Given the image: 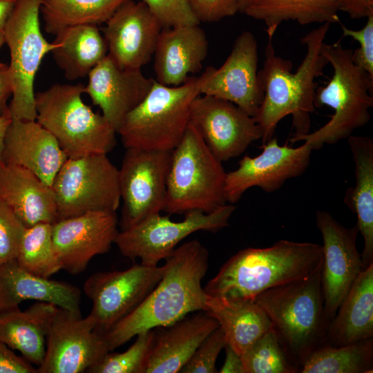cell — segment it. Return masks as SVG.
Here are the masks:
<instances>
[{
	"label": "cell",
	"mask_w": 373,
	"mask_h": 373,
	"mask_svg": "<svg viewBox=\"0 0 373 373\" xmlns=\"http://www.w3.org/2000/svg\"><path fill=\"white\" fill-rule=\"evenodd\" d=\"M338 10L347 13L353 19L373 15V0H336Z\"/></svg>",
	"instance_id": "44"
},
{
	"label": "cell",
	"mask_w": 373,
	"mask_h": 373,
	"mask_svg": "<svg viewBox=\"0 0 373 373\" xmlns=\"http://www.w3.org/2000/svg\"><path fill=\"white\" fill-rule=\"evenodd\" d=\"M373 337V263L358 275L331 321L326 343L340 347Z\"/></svg>",
	"instance_id": "27"
},
{
	"label": "cell",
	"mask_w": 373,
	"mask_h": 373,
	"mask_svg": "<svg viewBox=\"0 0 373 373\" xmlns=\"http://www.w3.org/2000/svg\"><path fill=\"white\" fill-rule=\"evenodd\" d=\"M338 11L336 0H249L243 13L262 21L268 39H272L283 21L339 23Z\"/></svg>",
	"instance_id": "32"
},
{
	"label": "cell",
	"mask_w": 373,
	"mask_h": 373,
	"mask_svg": "<svg viewBox=\"0 0 373 373\" xmlns=\"http://www.w3.org/2000/svg\"><path fill=\"white\" fill-rule=\"evenodd\" d=\"M226 356L220 373H243V365L241 356L227 343L224 348Z\"/></svg>",
	"instance_id": "46"
},
{
	"label": "cell",
	"mask_w": 373,
	"mask_h": 373,
	"mask_svg": "<svg viewBox=\"0 0 373 373\" xmlns=\"http://www.w3.org/2000/svg\"><path fill=\"white\" fill-rule=\"evenodd\" d=\"M55 36V47L50 52L68 80L88 76L108 55L106 41L97 26H71Z\"/></svg>",
	"instance_id": "31"
},
{
	"label": "cell",
	"mask_w": 373,
	"mask_h": 373,
	"mask_svg": "<svg viewBox=\"0 0 373 373\" xmlns=\"http://www.w3.org/2000/svg\"><path fill=\"white\" fill-rule=\"evenodd\" d=\"M40 6L41 0H16L3 29L13 82L12 119L36 120L34 81L44 57L55 47L41 31Z\"/></svg>",
	"instance_id": "9"
},
{
	"label": "cell",
	"mask_w": 373,
	"mask_h": 373,
	"mask_svg": "<svg viewBox=\"0 0 373 373\" xmlns=\"http://www.w3.org/2000/svg\"><path fill=\"white\" fill-rule=\"evenodd\" d=\"M199 25V24H198ZM198 25L162 28L155 47V81L167 86H179L199 72L206 59L209 42Z\"/></svg>",
	"instance_id": "24"
},
{
	"label": "cell",
	"mask_w": 373,
	"mask_h": 373,
	"mask_svg": "<svg viewBox=\"0 0 373 373\" xmlns=\"http://www.w3.org/2000/svg\"><path fill=\"white\" fill-rule=\"evenodd\" d=\"M365 25L360 30H352L341 24L343 37H350L360 47L352 50L354 63L373 77V15L367 17Z\"/></svg>",
	"instance_id": "41"
},
{
	"label": "cell",
	"mask_w": 373,
	"mask_h": 373,
	"mask_svg": "<svg viewBox=\"0 0 373 373\" xmlns=\"http://www.w3.org/2000/svg\"><path fill=\"white\" fill-rule=\"evenodd\" d=\"M153 336V329L138 334L126 351L108 352L86 372L144 373Z\"/></svg>",
	"instance_id": "37"
},
{
	"label": "cell",
	"mask_w": 373,
	"mask_h": 373,
	"mask_svg": "<svg viewBox=\"0 0 373 373\" xmlns=\"http://www.w3.org/2000/svg\"><path fill=\"white\" fill-rule=\"evenodd\" d=\"M254 301L269 317L299 372L308 356L326 343L330 323L324 310L321 267L306 278L268 289Z\"/></svg>",
	"instance_id": "5"
},
{
	"label": "cell",
	"mask_w": 373,
	"mask_h": 373,
	"mask_svg": "<svg viewBox=\"0 0 373 373\" xmlns=\"http://www.w3.org/2000/svg\"><path fill=\"white\" fill-rule=\"evenodd\" d=\"M191 123L220 162L242 155L262 137L254 117L229 101L210 95H199L193 100Z\"/></svg>",
	"instance_id": "18"
},
{
	"label": "cell",
	"mask_w": 373,
	"mask_h": 373,
	"mask_svg": "<svg viewBox=\"0 0 373 373\" xmlns=\"http://www.w3.org/2000/svg\"><path fill=\"white\" fill-rule=\"evenodd\" d=\"M125 0H41L40 12L46 32L56 35L75 26H99Z\"/></svg>",
	"instance_id": "33"
},
{
	"label": "cell",
	"mask_w": 373,
	"mask_h": 373,
	"mask_svg": "<svg viewBox=\"0 0 373 373\" xmlns=\"http://www.w3.org/2000/svg\"><path fill=\"white\" fill-rule=\"evenodd\" d=\"M58 307L37 301L25 311L19 307L0 311V341L39 366L45 354L46 333Z\"/></svg>",
	"instance_id": "29"
},
{
	"label": "cell",
	"mask_w": 373,
	"mask_h": 373,
	"mask_svg": "<svg viewBox=\"0 0 373 373\" xmlns=\"http://www.w3.org/2000/svg\"><path fill=\"white\" fill-rule=\"evenodd\" d=\"M15 3L16 0H0V30L3 31Z\"/></svg>",
	"instance_id": "48"
},
{
	"label": "cell",
	"mask_w": 373,
	"mask_h": 373,
	"mask_svg": "<svg viewBox=\"0 0 373 373\" xmlns=\"http://www.w3.org/2000/svg\"><path fill=\"white\" fill-rule=\"evenodd\" d=\"M0 373H37L31 363L0 341Z\"/></svg>",
	"instance_id": "43"
},
{
	"label": "cell",
	"mask_w": 373,
	"mask_h": 373,
	"mask_svg": "<svg viewBox=\"0 0 373 373\" xmlns=\"http://www.w3.org/2000/svg\"><path fill=\"white\" fill-rule=\"evenodd\" d=\"M243 373H296L273 328L265 333L241 356Z\"/></svg>",
	"instance_id": "36"
},
{
	"label": "cell",
	"mask_w": 373,
	"mask_h": 373,
	"mask_svg": "<svg viewBox=\"0 0 373 373\" xmlns=\"http://www.w3.org/2000/svg\"><path fill=\"white\" fill-rule=\"evenodd\" d=\"M6 44L3 31L0 30V48Z\"/></svg>",
	"instance_id": "50"
},
{
	"label": "cell",
	"mask_w": 373,
	"mask_h": 373,
	"mask_svg": "<svg viewBox=\"0 0 373 373\" xmlns=\"http://www.w3.org/2000/svg\"><path fill=\"white\" fill-rule=\"evenodd\" d=\"M172 153L173 150L126 149L119 169L122 229L164 211Z\"/></svg>",
	"instance_id": "12"
},
{
	"label": "cell",
	"mask_w": 373,
	"mask_h": 373,
	"mask_svg": "<svg viewBox=\"0 0 373 373\" xmlns=\"http://www.w3.org/2000/svg\"><path fill=\"white\" fill-rule=\"evenodd\" d=\"M226 172L191 123L173 150L164 211L184 213L192 210L210 213L227 204Z\"/></svg>",
	"instance_id": "7"
},
{
	"label": "cell",
	"mask_w": 373,
	"mask_h": 373,
	"mask_svg": "<svg viewBox=\"0 0 373 373\" xmlns=\"http://www.w3.org/2000/svg\"><path fill=\"white\" fill-rule=\"evenodd\" d=\"M347 139L354 164L355 184L346 191L343 202L357 216L365 269L373 263V140L353 135Z\"/></svg>",
	"instance_id": "28"
},
{
	"label": "cell",
	"mask_w": 373,
	"mask_h": 373,
	"mask_svg": "<svg viewBox=\"0 0 373 373\" xmlns=\"http://www.w3.org/2000/svg\"><path fill=\"white\" fill-rule=\"evenodd\" d=\"M12 119L10 112L0 115V165L4 164L3 160L4 140L8 128Z\"/></svg>",
	"instance_id": "47"
},
{
	"label": "cell",
	"mask_w": 373,
	"mask_h": 373,
	"mask_svg": "<svg viewBox=\"0 0 373 373\" xmlns=\"http://www.w3.org/2000/svg\"><path fill=\"white\" fill-rule=\"evenodd\" d=\"M51 188L58 220L90 211L116 212L121 201L119 169L104 153L68 158Z\"/></svg>",
	"instance_id": "10"
},
{
	"label": "cell",
	"mask_w": 373,
	"mask_h": 373,
	"mask_svg": "<svg viewBox=\"0 0 373 373\" xmlns=\"http://www.w3.org/2000/svg\"><path fill=\"white\" fill-rule=\"evenodd\" d=\"M67 159L55 137L36 120L12 119L4 140L5 164L26 168L51 186Z\"/></svg>",
	"instance_id": "22"
},
{
	"label": "cell",
	"mask_w": 373,
	"mask_h": 373,
	"mask_svg": "<svg viewBox=\"0 0 373 373\" xmlns=\"http://www.w3.org/2000/svg\"><path fill=\"white\" fill-rule=\"evenodd\" d=\"M219 327L202 311L153 329L144 373H178L202 341Z\"/></svg>",
	"instance_id": "23"
},
{
	"label": "cell",
	"mask_w": 373,
	"mask_h": 373,
	"mask_svg": "<svg viewBox=\"0 0 373 373\" xmlns=\"http://www.w3.org/2000/svg\"><path fill=\"white\" fill-rule=\"evenodd\" d=\"M236 207L227 203L210 213L192 210L184 213L182 221L175 222L169 215H153L118 232L115 240L120 253L142 264L157 266L168 258L176 245L198 231L216 232L228 226Z\"/></svg>",
	"instance_id": "11"
},
{
	"label": "cell",
	"mask_w": 373,
	"mask_h": 373,
	"mask_svg": "<svg viewBox=\"0 0 373 373\" xmlns=\"http://www.w3.org/2000/svg\"><path fill=\"white\" fill-rule=\"evenodd\" d=\"M209 251L193 240L165 259L166 269L154 289L131 313L102 334L110 352L138 334L204 311L207 294L201 282L209 267Z\"/></svg>",
	"instance_id": "2"
},
{
	"label": "cell",
	"mask_w": 373,
	"mask_h": 373,
	"mask_svg": "<svg viewBox=\"0 0 373 373\" xmlns=\"http://www.w3.org/2000/svg\"><path fill=\"white\" fill-rule=\"evenodd\" d=\"M199 22H216L239 12L238 0H188Z\"/></svg>",
	"instance_id": "42"
},
{
	"label": "cell",
	"mask_w": 373,
	"mask_h": 373,
	"mask_svg": "<svg viewBox=\"0 0 373 373\" xmlns=\"http://www.w3.org/2000/svg\"><path fill=\"white\" fill-rule=\"evenodd\" d=\"M321 53L332 66L334 75L326 85L317 87L314 106H327L334 113L318 130L290 138L291 143L304 141L313 150L338 143L365 126L373 106V77L354 63L352 50L344 48L340 39L332 44L323 42Z\"/></svg>",
	"instance_id": "4"
},
{
	"label": "cell",
	"mask_w": 373,
	"mask_h": 373,
	"mask_svg": "<svg viewBox=\"0 0 373 373\" xmlns=\"http://www.w3.org/2000/svg\"><path fill=\"white\" fill-rule=\"evenodd\" d=\"M316 224L323 241L321 285L324 310L330 323L360 272L364 269L356 248L357 225L347 228L329 212H316Z\"/></svg>",
	"instance_id": "17"
},
{
	"label": "cell",
	"mask_w": 373,
	"mask_h": 373,
	"mask_svg": "<svg viewBox=\"0 0 373 373\" xmlns=\"http://www.w3.org/2000/svg\"><path fill=\"white\" fill-rule=\"evenodd\" d=\"M157 19L163 28L198 25L188 0H140Z\"/></svg>",
	"instance_id": "40"
},
{
	"label": "cell",
	"mask_w": 373,
	"mask_h": 373,
	"mask_svg": "<svg viewBox=\"0 0 373 373\" xmlns=\"http://www.w3.org/2000/svg\"><path fill=\"white\" fill-rule=\"evenodd\" d=\"M85 93L116 133L126 116L149 93L155 79L141 69L122 68L107 55L89 73Z\"/></svg>",
	"instance_id": "21"
},
{
	"label": "cell",
	"mask_w": 373,
	"mask_h": 373,
	"mask_svg": "<svg viewBox=\"0 0 373 373\" xmlns=\"http://www.w3.org/2000/svg\"><path fill=\"white\" fill-rule=\"evenodd\" d=\"M249 0H238L239 12L243 13L246 6H247Z\"/></svg>",
	"instance_id": "49"
},
{
	"label": "cell",
	"mask_w": 373,
	"mask_h": 373,
	"mask_svg": "<svg viewBox=\"0 0 373 373\" xmlns=\"http://www.w3.org/2000/svg\"><path fill=\"white\" fill-rule=\"evenodd\" d=\"M162 266L136 264L122 271H99L90 276L83 289L92 301L88 315L95 330L104 334L136 308L162 279Z\"/></svg>",
	"instance_id": "13"
},
{
	"label": "cell",
	"mask_w": 373,
	"mask_h": 373,
	"mask_svg": "<svg viewBox=\"0 0 373 373\" xmlns=\"http://www.w3.org/2000/svg\"><path fill=\"white\" fill-rule=\"evenodd\" d=\"M54 304L81 313V291L68 283L36 276L16 260L0 264V311L19 307L24 300Z\"/></svg>",
	"instance_id": "26"
},
{
	"label": "cell",
	"mask_w": 373,
	"mask_h": 373,
	"mask_svg": "<svg viewBox=\"0 0 373 373\" xmlns=\"http://www.w3.org/2000/svg\"><path fill=\"white\" fill-rule=\"evenodd\" d=\"M16 260L22 268L43 278H49L61 269L54 251L52 224L26 227Z\"/></svg>",
	"instance_id": "35"
},
{
	"label": "cell",
	"mask_w": 373,
	"mask_h": 373,
	"mask_svg": "<svg viewBox=\"0 0 373 373\" xmlns=\"http://www.w3.org/2000/svg\"><path fill=\"white\" fill-rule=\"evenodd\" d=\"M227 343L220 327L210 333L196 348L180 372L216 373V361L221 350Z\"/></svg>",
	"instance_id": "38"
},
{
	"label": "cell",
	"mask_w": 373,
	"mask_h": 373,
	"mask_svg": "<svg viewBox=\"0 0 373 373\" xmlns=\"http://www.w3.org/2000/svg\"><path fill=\"white\" fill-rule=\"evenodd\" d=\"M323 247L281 240L265 248H246L231 256L205 287L212 297L254 301L260 293L303 279L321 267Z\"/></svg>",
	"instance_id": "3"
},
{
	"label": "cell",
	"mask_w": 373,
	"mask_h": 373,
	"mask_svg": "<svg viewBox=\"0 0 373 373\" xmlns=\"http://www.w3.org/2000/svg\"><path fill=\"white\" fill-rule=\"evenodd\" d=\"M109 351L92 319L58 307L46 336L45 354L37 373L86 372Z\"/></svg>",
	"instance_id": "14"
},
{
	"label": "cell",
	"mask_w": 373,
	"mask_h": 373,
	"mask_svg": "<svg viewBox=\"0 0 373 373\" xmlns=\"http://www.w3.org/2000/svg\"><path fill=\"white\" fill-rule=\"evenodd\" d=\"M332 23L327 22L303 37L300 42L307 52L294 73L293 63L276 55L269 41L265 50L262 68L258 71L264 97L254 118L262 132V144L274 137L278 122L292 117V126L298 136L309 133L310 115L315 111L314 97L318 87L315 79L323 75L328 61L321 53V46Z\"/></svg>",
	"instance_id": "1"
},
{
	"label": "cell",
	"mask_w": 373,
	"mask_h": 373,
	"mask_svg": "<svg viewBox=\"0 0 373 373\" xmlns=\"http://www.w3.org/2000/svg\"><path fill=\"white\" fill-rule=\"evenodd\" d=\"M105 23L108 55L117 65L141 69L150 61L163 28L145 3L125 0Z\"/></svg>",
	"instance_id": "20"
},
{
	"label": "cell",
	"mask_w": 373,
	"mask_h": 373,
	"mask_svg": "<svg viewBox=\"0 0 373 373\" xmlns=\"http://www.w3.org/2000/svg\"><path fill=\"white\" fill-rule=\"evenodd\" d=\"M25 229L11 209L0 201V264L16 260Z\"/></svg>",
	"instance_id": "39"
},
{
	"label": "cell",
	"mask_w": 373,
	"mask_h": 373,
	"mask_svg": "<svg viewBox=\"0 0 373 373\" xmlns=\"http://www.w3.org/2000/svg\"><path fill=\"white\" fill-rule=\"evenodd\" d=\"M262 153L256 157L245 155L238 167L226 173L224 193L227 202H237L251 187L272 193L286 180L303 174L309 165L312 146L304 142L298 147L278 144L273 137L262 145Z\"/></svg>",
	"instance_id": "15"
},
{
	"label": "cell",
	"mask_w": 373,
	"mask_h": 373,
	"mask_svg": "<svg viewBox=\"0 0 373 373\" xmlns=\"http://www.w3.org/2000/svg\"><path fill=\"white\" fill-rule=\"evenodd\" d=\"M373 339L335 347L325 343L300 366L301 373H370L373 371Z\"/></svg>",
	"instance_id": "34"
},
{
	"label": "cell",
	"mask_w": 373,
	"mask_h": 373,
	"mask_svg": "<svg viewBox=\"0 0 373 373\" xmlns=\"http://www.w3.org/2000/svg\"><path fill=\"white\" fill-rule=\"evenodd\" d=\"M85 85L54 84L35 93L36 121L57 140L68 158L107 154L116 144V131L82 100Z\"/></svg>",
	"instance_id": "6"
},
{
	"label": "cell",
	"mask_w": 373,
	"mask_h": 373,
	"mask_svg": "<svg viewBox=\"0 0 373 373\" xmlns=\"http://www.w3.org/2000/svg\"><path fill=\"white\" fill-rule=\"evenodd\" d=\"M204 312L218 321L227 343L240 356L273 328L266 313L254 301L207 295Z\"/></svg>",
	"instance_id": "30"
},
{
	"label": "cell",
	"mask_w": 373,
	"mask_h": 373,
	"mask_svg": "<svg viewBox=\"0 0 373 373\" xmlns=\"http://www.w3.org/2000/svg\"><path fill=\"white\" fill-rule=\"evenodd\" d=\"M258 43L254 35L244 31L219 68L207 67L200 79V94L229 101L254 117L264 91L258 77Z\"/></svg>",
	"instance_id": "16"
},
{
	"label": "cell",
	"mask_w": 373,
	"mask_h": 373,
	"mask_svg": "<svg viewBox=\"0 0 373 373\" xmlns=\"http://www.w3.org/2000/svg\"><path fill=\"white\" fill-rule=\"evenodd\" d=\"M13 82L9 65L0 61V115L9 111L8 99L12 97Z\"/></svg>",
	"instance_id": "45"
},
{
	"label": "cell",
	"mask_w": 373,
	"mask_h": 373,
	"mask_svg": "<svg viewBox=\"0 0 373 373\" xmlns=\"http://www.w3.org/2000/svg\"><path fill=\"white\" fill-rule=\"evenodd\" d=\"M116 212L90 211L52 224L54 251L61 269L77 275L96 256L107 253L119 232Z\"/></svg>",
	"instance_id": "19"
},
{
	"label": "cell",
	"mask_w": 373,
	"mask_h": 373,
	"mask_svg": "<svg viewBox=\"0 0 373 373\" xmlns=\"http://www.w3.org/2000/svg\"><path fill=\"white\" fill-rule=\"evenodd\" d=\"M200 79L189 77L179 86L155 80L148 95L124 118L117 131L125 149L173 150L191 122V106L200 94Z\"/></svg>",
	"instance_id": "8"
},
{
	"label": "cell",
	"mask_w": 373,
	"mask_h": 373,
	"mask_svg": "<svg viewBox=\"0 0 373 373\" xmlns=\"http://www.w3.org/2000/svg\"><path fill=\"white\" fill-rule=\"evenodd\" d=\"M0 201L11 209L26 227L58 220L51 186L22 166L0 165Z\"/></svg>",
	"instance_id": "25"
}]
</instances>
